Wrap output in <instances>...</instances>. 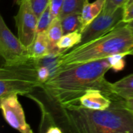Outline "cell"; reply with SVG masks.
<instances>
[{
    "mask_svg": "<svg viewBox=\"0 0 133 133\" xmlns=\"http://www.w3.org/2000/svg\"><path fill=\"white\" fill-rule=\"evenodd\" d=\"M112 90L114 94L124 99L133 97V73L112 83Z\"/></svg>",
    "mask_w": 133,
    "mask_h": 133,
    "instance_id": "13",
    "label": "cell"
},
{
    "mask_svg": "<svg viewBox=\"0 0 133 133\" xmlns=\"http://www.w3.org/2000/svg\"><path fill=\"white\" fill-rule=\"evenodd\" d=\"M123 23H129L133 20V0H126L123 6Z\"/></svg>",
    "mask_w": 133,
    "mask_h": 133,
    "instance_id": "21",
    "label": "cell"
},
{
    "mask_svg": "<svg viewBox=\"0 0 133 133\" xmlns=\"http://www.w3.org/2000/svg\"><path fill=\"white\" fill-rule=\"evenodd\" d=\"M18 95H11L0 98L2 114L6 123L22 133H32V129L27 123L24 111L18 101Z\"/></svg>",
    "mask_w": 133,
    "mask_h": 133,
    "instance_id": "8",
    "label": "cell"
},
{
    "mask_svg": "<svg viewBox=\"0 0 133 133\" xmlns=\"http://www.w3.org/2000/svg\"><path fill=\"white\" fill-rule=\"evenodd\" d=\"M126 0H106L102 12L104 14H112L119 8L123 7Z\"/></svg>",
    "mask_w": 133,
    "mask_h": 133,
    "instance_id": "19",
    "label": "cell"
},
{
    "mask_svg": "<svg viewBox=\"0 0 133 133\" xmlns=\"http://www.w3.org/2000/svg\"><path fill=\"white\" fill-rule=\"evenodd\" d=\"M125 56L123 54H119L112 55L107 58L111 65V69H113L115 71L123 70L125 66V62L124 60V57Z\"/></svg>",
    "mask_w": 133,
    "mask_h": 133,
    "instance_id": "18",
    "label": "cell"
},
{
    "mask_svg": "<svg viewBox=\"0 0 133 133\" xmlns=\"http://www.w3.org/2000/svg\"><path fill=\"white\" fill-rule=\"evenodd\" d=\"M123 9L120 7L112 14L101 12L81 32L82 45L105 35L123 22Z\"/></svg>",
    "mask_w": 133,
    "mask_h": 133,
    "instance_id": "7",
    "label": "cell"
},
{
    "mask_svg": "<svg viewBox=\"0 0 133 133\" xmlns=\"http://www.w3.org/2000/svg\"><path fill=\"white\" fill-rule=\"evenodd\" d=\"M105 1L106 0H96L92 3H90L89 1L85 3L81 12L83 20L82 31L103 11Z\"/></svg>",
    "mask_w": 133,
    "mask_h": 133,
    "instance_id": "12",
    "label": "cell"
},
{
    "mask_svg": "<svg viewBox=\"0 0 133 133\" xmlns=\"http://www.w3.org/2000/svg\"><path fill=\"white\" fill-rule=\"evenodd\" d=\"M40 60L29 57L12 63L5 62L0 68V98L11 96H28L42 83L38 77Z\"/></svg>",
    "mask_w": 133,
    "mask_h": 133,
    "instance_id": "4",
    "label": "cell"
},
{
    "mask_svg": "<svg viewBox=\"0 0 133 133\" xmlns=\"http://www.w3.org/2000/svg\"><path fill=\"white\" fill-rule=\"evenodd\" d=\"M51 0H30L31 6L38 18L49 5Z\"/></svg>",
    "mask_w": 133,
    "mask_h": 133,
    "instance_id": "20",
    "label": "cell"
},
{
    "mask_svg": "<svg viewBox=\"0 0 133 133\" xmlns=\"http://www.w3.org/2000/svg\"><path fill=\"white\" fill-rule=\"evenodd\" d=\"M127 24H128L130 26V27H132V28H133V20L131 21V22H129V23H127Z\"/></svg>",
    "mask_w": 133,
    "mask_h": 133,
    "instance_id": "26",
    "label": "cell"
},
{
    "mask_svg": "<svg viewBox=\"0 0 133 133\" xmlns=\"http://www.w3.org/2000/svg\"><path fill=\"white\" fill-rule=\"evenodd\" d=\"M89 0H64L58 17L62 18L73 13H81L84 5Z\"/></svg>",
    "mask_w": 133,
    "mask_h": 133,
    "instance_id": "16",
    "label": "cell"
},
{
    "mask_svg": "<svg viewBox=\"0 0 133 133\" xmlns=\"http://www.w3.org/2000/svg\"><path fill=\"white\" fill-rule=\"evenodd\" d=\"M51 74V71L50 68L46 65L40 63V66L38 69V77L40 83L42 84L45 83L49 79Z\"/></svg>",
    "mask_w": 133,
    "mask_h": 133,
    "instance_id": "23",
    "label": "cell"
},
{
    "mask_svg": "<svg viewBox=\"0 0 133 133\" xmlns=\"http://www.w3.org/2000/svg\"><path fill=\"white\" fill-rule=\"evenodd\" d=\"M29 57L41 60L50 55L49 43L46 31L38 32L35 40L28 48Z\"/></svg>",
    "mask_w": 133,
    "mask_h": 133,
    "instance_id": "10",
    "label": "cell"
},
{
    "mask_svg": "<svg viewBox=\"0 0 133 133\" xmlns=\"http://www.w3.org/2000/svg\"><path fill=\"white\" fill-rule=\"evenodd\" d=\"M110 69L109 60L104 58L55 70L40 88L48 101L61 106L79 105V98L90 89L99 90L114 99L119 96L105 78Z\"/></svg>",
    "mask_w": 133,
    "mask_h": 133,
    "instance_id": "1",
    "label": "cell"
},
{
    "mask_svg": "<svg viewBox=\"0 0 133 133\" xmlns=\"http://www.w3.org/2000/svg\"><path fill=\"white\" fill-rule=\"evenodd\" d=\"M0 55L6 63L18 62L29 57L28 48L9 29L2 16H0Z\"/></svg>",
    "mask_w": 133,
    "mask_h": 133,
    "instance_id": "6",
    "label": "cell"
},
{
    "mask_svg": "<svg viewBox=\"0 0 133 133\" xmlns=\"http://www.w3.org/2000/svg\"><path fill=\"white\" fill-rule=\"evenodd\" d=\"M125 103L126 106L133 112V97H130L125 99Z\"/></svg>",
    "mask_w": 133,
    "mask_h": 133,
    "instance_id": "24",
    "label": "cell"
},
{
    "mask_svg": "<svg viewBox=\"0 0 133 133\" xmlns=\"http://www.w3.org/2000/svg\"><path fill=\"white\" fill-rule=\"evenodd\" d=\"M51 22V10L49 5L38 18L37 33L43 31H46Z\"/></svg>",
    "mask_w": 133,
    "mask_h": 133,
    "instance_id": "17",
    "label": "cell"
},
{
    "mask_svg": "<svg viewBox=\"0 0 133 133\" xmlns=\"http://www.w3.org/2000/svg\"><path fill=\"white\" fill-rule=\"evenodd\" d=\"M14 18L18 38L26 48H29L37 34L38 24V17L31 6L30 0H22Z\"/></svg>",
    "mask_w": 133,
    "mask_h": 133,
    "instance_id": "5",
    "label": "cell"
},
{
    "mask_svg": "<svg viewBox=\"0 0 133 133\" xmlns=\"http://www.w3.org/2000/svg\"><path fill=\"white\" fill-rule=\"evenodd\" d=\"M46 33L49 40L50 54L58 55L61 54V52L57 48V43L64 35L61 19L59 17L57 16L51 21L47 29Z\"/></svg>",
    "mask_w": 133,
    "mask_h": 133,
    "instance_id": "11",
    "label": "cell"
},
{
    "mask_svg": "<svg viewBox=\"0 0 133 133\" xmlns=\"http://www.w3.org/2000/svg\"><path fill=\"white\" fill-rule=\"evenodd\" d=\"M50 103L51 110L44 105L63 132L133 133V112L120 97L112 100L111 105L102 110Z\"/></svg>",
    "mask_w": 133,
    "mask_h": 133,
    "instance_id": "2",
    "label": "cell"
},
{
    "mask_svg": "<svg viewBox=\"0 0 133 133\" xmlns=\"http://www.w3.org/2000/svg\"><path fill=\"white\" fill-rule=\"evenodd\" d=\"M64 0H51L49 3V7L51 10V21L54 18L58 16L61 12Z\"/></svg>",
    "mask_w": 133,
    "mask_h": 133,
    "instance_id": "22",
    "label": "cell"
},
{
    "mask_svg": "<svg viewBox=\"0 0 133 133\" xmlns=\"http://www.w3.org/2000/svg\"><path fill=\"white\" fill-rule=\"evenodd\" d=\"M119 54L133 55V28L123 22L105 35L58 55L54 71Z\"/></svg>",
    "mask_w": 133,
    "mask_h": 133,
    "instance_id": "3",
    "label": "cell"
},
{
    "mask_svg": "<svg viewBox=\"0 0 133 133\" xmlns=\"http://www.w3.org/2000/svg\"><path fill=\"white\" fill-rule=\"evenodd\" d=\"M21 1H22V0H14V3H16L19 5Z\"/></svg>",
    "mask_w": 133,
    "mask_h": 133,
    "instance_id": "25",
    "label": "cell"
},
{
    "mask_svg": "<svg viewBox=\"0 0 133 133\" xmlns=\"http://www.w3.org/2000/svg\"><path fill=\"white\" fill-rule=\"evenodd\" d=\"M82 40V34L79 31L70 32L64 35L57 43V48L61 53L67 51L74 47L78 45Z\"/></svg>",
    "mask_w": 133,
    "mask_h": 133,
    "instance_id": "15",
    "label": "cell"
},
{
    "mask_svg": "<svg viewBox=\"0 0 133 133\" xmlns=\"http://www.w3.org/2000/svg\"><path fill=\"white\" fill-rule=\"evenodd\" d=\"M61 19L64 35L75 31L82 32L83 20L81 13H73L68 14Z\"/></svg>",
    "mask_w": 133,
    "mask_h": 133,
    "instance_id": "14",
    "label": "cell"
},
{
    "mask_svg": "<svg viewBox=\"0 0 133 133\" xmlns=\"http://www.w3.org/2000/svg\"><path fill=\"white\" fill-rule=\"evenodd\" d=\"M112 99L99 90L90 89L79 98V105L85 109L102 110L111 105Z\"/></svg>",
    "mask_w": 133,
    "mask_h": 133,
    "instance_id": "9",
    "label": "cell"
}]
</instances>
